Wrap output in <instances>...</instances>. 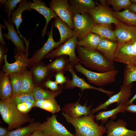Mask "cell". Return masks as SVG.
I'll return each instance as SVG.
<instances>
[{"label": "cell", "mask_w": 136, "mask_h": 136, "mask_svg": "<svg viewBox=\"0 0 136 136\" xmlns=\"http://www.w3.org/2000/svg\"><path fill=\"white\" fill-rule=\"evenodd\" d=\"M62 114L67 121L72 124L76 131L75 136H103L106 129L101 124L100 125L94 121V113L80 118L73 117L67 113Z\"/></svg>", "instance_id": "cell-1"}, {"label": "cell", "mask_w": 136, "mask_h": 136, "mask_svg": "<svg viewBox=\"0 0 136 136\" xmlns=\"http://www.w3.org/2000/svg\"><path fill=\"white\" fill-rule=\"evenodd\" d=\"M76 49L79 63L84 66L101 73L115 69L114 62L109 60L96 50H90L77 45Z\"/></svg>", "instance_id": "cell-2"}, {"label": "cell", "mask_w": 136, "mask_h": 136, "mask_svg": "<svg viewBox=\"0 0 136 136\" xmlns=\"http://www.w3.org/2000/svg\"><path fill=\"white\" fill-rule=\"evenodd\" d=\"M0 113L3 120L8 125V131L19 128L24 123L34 121L29 115L20 112L16 106L12 104L9 99L4 101L0 100Z\"/></svg>", "instance_id": "cell-3"}, {"label": "cell", "mask_w": 136, "mask_h": 136, "mask_svg": "<svg viewBox=\"0 0 136 136\" xmlns=\"http://www.w3.org/2000/svg\"><path fill=\"white\" fill-rule=\"evenodd\" d=\"M76 71L86 77L89 82L95 85L101 86L114 82L118 71L115 69L105 72H95L84 67L80 63L75 65Z\"/></svg>", "instance_id": "cell-4"}, {"label": "cell", "mask_w": 136, "mask_h": 136, "mask_svg": "<svg viewBox=\"0 0 136 136\" xmlns=\"http://www.w3.org/2000/svg\"><path fill=\"white\" fill-rule=\"evenodd\" d=\"M78 41L77 36L75 35L59 47L48 54L43 58L52 59L61 56H68L69 62L74 66L80 62L79 58L75 53Z\"/></svg>", "instance_id": "cell-5"}, {"label": "cell", "mask_w": 136, "mask_h": 136, "mask_svg": "<svg viewBox=\"0 0 136 136\" xmlns=\"http://www.w3.org/2000/svg\"><path fill=\"white\" fill-rule=\"evenodd\" d=\"M113 61L136 66V39L123 44H118Z\"/></svg>", "instance_id": "cell-6"}, {"label": "cell", "mask_w": 136, "mask_h": 136, "mask_svg": "<svg viewBox=\"0 0 136 136\" xmlns=\"http://www.w3.org/2000/svg\"><path fill=\"white\" fill-rule=\"evenodd\" d=\"M100 4L98 3L94 9L88 12L95 24L106 25L116 24L120 22L113 14L112 9L106 4V0H99Z\"/></svg>", "instance_id": "cell-7"}, {"label": "cell", "mask_w": 136, "mask_h": 136, "mask_svg": "<svg viewBox=\"0 0 136 136\" xmlns=\"http://www.w3.org/2000/svg\"><path fill=\"white\" fill-rule=\"evenodd\" d=\"M73 30L78 41L91 32L95 23L88 12L73 14Z\"/></svg>", "instance_id": "cell-8"}, {"label": "cell", "mask_w": 136, "mask_h": 136, "mask_svg": "<svg viewBox=\"0 0 136 136\" xmlns=\"http://www.w3.org/2000/svg\"><path fill=\"white\" fill-rule=\"evenodd\" d=\"M16 50L14 56L15 60L12 63H8L7 58V53L4 56V64L2 71L6 75L16 73H23L26 70V67L30 65V61L25 53Z\"/></svg>", "instance_id": "cell-9"}, {"label": "cell", "mask_w": 136, "mask_h": 136, "mask_svg": "<svg viewBox=\"0 0 136 136\" xmlns=\"http://www.w3.org/2000/svg\"><path fill=\"white\" fill-rule=\"evenodd\" d=\"M57 115L53 114L48 117L46 120L41 123L40 128L45 136H75L71 133L56 119Z\"/></svg>", "instance_id": "cell-10"}, {"label": "cell", "mask_w": 136, "mask_h": 136, "mask_svg": "<svg viewBox=\"0 0 136 136\" xmlns=\"http://www.w3.org/2000/svg\"><path fill=\"white\" fill-rule=\"evenodd\" d=\"M133 86V83L127 86L122 85L121 86L120 91L118 92L110 97L104 103L92 109L91 111V112L94 113L102 109L106 110L109 106L115 103H116L117 106L122 105L126 106L132 95L131 88Z\"/></svg>", "instance_id": "cell-11"}, {"label": "cell", "mask_w": 136, "mask_h": 136, "mask_svg": "<svg viewBox=\"0 0 136 136\" xmlns=\"http://www.w3.org/2000/svg\"><path fill=\"white\" fill-rule=\"evenodd\" d=\"M49 8L53 10L61 19L65 22L73 30V13L69 1L67 0H51Z\"/></svg>", "instance_id": "cell-12"}, {"label": "cell", "mask_w": 136, "mask_h": 136, "mask_svg": "<svg viewBox=\"0 0 136 136\" xmlns=\"http://www.w3.org/2000/svg\"><path fill=\"white\" fill-rule=\"evenodd\" d=\"M74 66L70 63L67 71L71 73L72 79L71 80H67L65 85L66 89H72L77 87L80 88L82 91L87 89H94L104 93L110 97L114 93L113 91L106 90L102 88L96 87L90 85L85 81L84 78H81L77 75Z\"/></svg>", "instance_id": "cell-13"}, {"label": "cell", "mask_w": 136, "mask_h": 136, "mask_svg": "<svg viewBox=\"0 0 136 136\" xmlns=\"http://www.w3.org/2000/svg\"><path fill=\"white\" fill-rule=\"evenodd\" d=\"M54 27L52 22L51 30L47 41L44 43L42 47L37 50L34 53L32 57L29 58L30 65H35L39 63L53 49H56L61 45L59 41L55 42L54 39L53 35Z\"/></svg>", "instance_id": "cell-14"}, {"label": "cell", "mask_w": 136, "mask_h": 136, "mask_svg": "<svg viewBox=\"0 0 136 136\" xmlns=\"http://www.w3.org/2000/svg\"><path fill=\"white\" fill-rule=\"evenodd\" d=\"M126 122L119 119L116 122L113 120L108 121L105 125L107 135L106 136H136V130L127 128Z\"/></svg>", "instance_id": "cell-15"}, {"label": "cell", "mask_w": 136, "mask_h": 136, "mask_svg": "<svg viewBox=\"0 0 136 136\" xmlns=\"http://www.w3.org/2000/svg\"><path fill=\"white\" fill-rule=\"evenodd\" d=\"M33 2L29 1V6L31 9L35 10L41 14L45 18L46 22L45 26L41 32L42 38L45 35L48 25L50 21L53 18L58 17L55 12L52 9L46 6V3L41 0H32Z\"/></svg>", "instance_id": "cell-16"}, {"label": "cell", "mask_w": 136, "mask_h": 136, "mask_svg": "<svg viewBox=\"0 0 136 136\" xmlns=\"http://www.w3.org/2000/svg\"><path fill=\"white\" fill-rule=\"evenodd\" d=\"M115 25L114 30L118 44H123L136 39V26H128L120 22Z\"/></svg>", "instance_id": "cell-17"}, {"label": "cell", "mask_w": 136, "mask_h": 136, "mask_svg": "<svg viewBox=\"0 0 136 136\" xmlns=\"http://www.w3.org/2000/svg\"><path fill=\"white\" fill-rule=\"evenodd\" d=\"M1 17L8 30L7 33L3 34V37L12 42L15 46L16 50L25 53L27 56L26 48L24 45L25 41L18 36L15 29L14 24L9 22L3 17L1 16Z\"/></svg>", "instance_id": "cell-18"}, {"label": "cell", "mask_w": 136, "mask_h": 136, "mask_svg": "<svg viewBox=\"0 0 136 136\" xmlns=\"http://www.w3.org/2000/svg\"><path fill=\"white\" fill-rule=\"evenodd\" d=\"M80 100L75 103H69L65 105L61 110L62 112H66L75 118H80L90 114L92 105L89 107L86 103L82 106L80 103Z\"/></svg>", "instance_id": "cell-19"}, {"label": "cell", "mask_w": 136, "mask_h": 136, "mask_svg": "<svg viewBox=\"0 0 136 136\" xmlns=\"http://www.w3.org/2000/svg\"><path fill=\"white\" fill-rule=\"evenodd\" d=\"M29 1L26 0H21L18 4L17 9L11 13L10 18L8 21L9 22L15 24L18 33L19 34L20 37L25 41L26 40L25 38L21 35L19 31V28L22 21L21 16L22 13L26 10L28 11L31 10L29 7Z\"/></svg>", "instance_id": "cell-20"}, {"label": "cell", "mask_w": 136, "mask_h": 136, "mask_svg": "<svg viewBox=\"0 0 136 136\" xmlns=\"http://www.w3.org/2000/svg\"><path fill=\"white\" fill-rule=\"evenodd\" d=\"M73 14H82L95 8L98 3L93 0H69Z\"/></svg>", "instance_id": "cell-21"}, {"label": "cell", "mask_w": 136, "mask_h": 136, "mask_svg": "<svg viewBox=\"0 0 136 136\" xmlns=\"http://www.w3.org/2000/svg\"><path fill=\"white\" fill-rule=\"evenodd\" d=\"M117 46V43L103 38L100 41L96 50L101 53L109 60L114 62L113 57Z\"/></svg>", "instance_id": "cell-22"}, {"label": "cell", "mask_w": 136, "mask_h": 136, "mask_svg": "<svg viewBox=\"0 0 136 136\" xmlns=\"http://www.w3.org/2000/svg\"><path fill=\"white\" fill-rule=\"evenodd\" d=\"M52 23L54 27L57 28L59 32L60 38L59 41L61 45L75 35L73 30L58 17L55 19Z\"/></svg>", "instance_id": "cell-23"}, {"label": "cell", "mask_w": 136, "mask_h": 136, "mask_svg": "<svg viewBox=\"0 0 136 136\" xmlns=\"http://www.w3.org/2000/svg\"><path fill=\"white\" fill-rule=\"evenodd\" d=\"M103 38L98 35L91 32L78 41L77 45L90 50H96L98 44Z\"/></svg>", "instance_id": "cell-24"}, {"label": "cell", "mask_w": 136, "mask_h": 136, "mask_svg": "<svg viewBox=\"0 0 136 136\" xmlns=\"http://www.w3.org/2000/svg\"><path fill=\"white\" fill-rule=\"evenodd\" d=\"M111 25L95 24L91 32L96 34L103 38H106L117 43V39L115 32L114 30L112 29Z\"/></svg>", "instance_id": "cell-25"}, {"label": "cell", "mask_w": 136, "mask_h": 136, "mask_svg": "<svg viewBox=\"0 0 136 136\" xmlns=\"http://www.w3.org/2000/svg\"><path fill=\"white\" fill-rule=\"evenodd\" d=\"M114 17L120 22L128 26H136V14L128 9L122 11H113Z\"/></svg>", "instance_id": "cell-26"}, {"label": "cell", "mask_w": 136, "mask_h": 136, "mask_svg": "<svg viewBox=\"0 0 136 136\" xmlns=\"http://www.w3.org/2000/svg\"><path fill=\"white\" fill-rule=\"evenodd\" d=\"M13 95L12 87L9 75L4 73L1 76L0 82V98L4 101L11 97Z\"/></svg>", "instance_id": "cell-27"}, {"label": "cell", "mask_w": 136, "mask_h": 136, "mask_svg": "<svg viewBox=\"0 0 136 136\" xmlns=\"http://www.w3.org/2000/svg\"><path fill=\"white\" fill-rule=\"evenodd\" d=\"M126 106L125 105H120L112 110L107 111H101L99 112L94 116L95 120L101 121L102 124L106 123L108 119L111 118L112 120L115 119L116 115L118 113H124L126 111Z\"/></svg>", "instance_id": "cell-28"}, {"label": "cell", "mask_w": 136, "mask_h": 136, "mask_svg": "<svg viewBox=\"0 0 136 136\" xmlns=\"http://www.w3.org/2000/svg\"><path fill=\"white\" fill-rule=\"evenodd\" d=\"M41 124L38 122H31L26 126L8 131L7 136H29L34 131L40 128Z\"/></svg>", "instance_id": "cell-29"}, {"label": "cell", "mask_w": 136, "mask_h": 136, "mask_svg": "<svg viewBox=\"0 0 136 136\" xmlns=\"http://www.w3.org/2000/svg\"><path fill=\"white\" fill-rule=\"evenodd\" d=\"M35 107L43 109L53 114L57 113L61 110L60 106L54 98L36 101Z\"/></svg>", "instance_id": "cell-30"}, {"label": "cell", "mask_w": 136, "mask_h": 136, "mask_svg": "<svg viewBox=\"0 0 136 136\" xmlns=\"http://www.w3.org/2000/svg\"><path fill=\"white\" fill-rule=\"evenodd\" d=\"M62 92V89L57 91H53L44 89L38 86H35L32 91L33 97L36 101L55 98Z\"/></svg>", "instance_id": "cell-31"}, {"label": "cell", "mask_w": 136, "mask_h": 136, "mask_svg": "<svg viewBox=\"0 0 136 136\" xmlns=\"http://www.w3.org/2000/svg\"><path fill=\"white\" fill-rule=\"evenodd\" d=\"M66 55H62L57 57L56 59L51 63L48 65L52 72H57L67 71L68 66L70 64L68 59Z\"/></svg>", "instance_id": "cell-32"}, {"label": "cell", "mask_w": 136, "mask_h": 136, "mask_svg": "<svg viewBox=\"0 0 136 136\" xmlns=\"http://www.w3.org/2000/svg\"><path fill=\"white\" fill-rule=\"evenodd\" d=\"M52 72L48 65L40 64L36 66L32 71V74L36 81L40 82L49 77Z\"/></svg>", "instance_id": "cell-33"}, {"label": "cell", "mask_w": 136, "mask_h": 136, "mask_svg": "<svg viewBox=\"0 0 136 136\" xmlns=\"http://www.w3.org/2000/svg\"><path fill=\"white\" fill-rule=\"evenodd\" d=\"M23 72L14 73L9 75L13 95L20 93L22 83Z\"/></svg>", "instance_id": "cell-34"}, {"label": "cell", "mask_w": 136, "mask_h": 136, "mask_svg": "<svg viewBox=\"0 0 136 136\" xmlns=\"http://www.w3.org/2000/svg\"><path fill=\"white\" fill-rule=\"evenodd\" d=\"M35 87L31 72L26 70L23 73L22 83L20 93L32 92Z\"/></svg>", "instance_id": "cell-35"}, {"label": "cell", "mask_w": 136, "mask_h": 136, "mask_svg": "<svg viewBox=\"0 0 136 136\" xmlns=\"http://www.w3.org/2000/svg\"><path fill=\"white\" fill-rule=\"evenodd\" d=\"M134 82H136V66L127 65L124 70L122 85L128 86Z\"/></svg>", "instance_id": "cell-36"}, {"label": "cell", "mask_w": 136, "mask_h": 136, "mask_svg": "<svg viewBox=\"0 0 136 136\" xmlns=\"http://www.w3.org/2000/svg\"><path fill=\"white\" fill-rule=\"evenodd\" d=\"M9 99L12 104L16 106L20 103L28 101L32 102L35 106L36 101L33 97L32 91L28 93H20L13 95Z\"/></svg>", "instance_id": "cell-37"}, {"label": "cell", "mask_w": 136, "mask_h": 136, "mask_svg": "<svg viewBox=\"0 0 136 136\" xmlns=\"http://www.w3.org/2000/svg\"><path fill=\"white\" fill-rule=\"evenodd\" d=\"M106 2L107 5L112 6L114 11L117 12L123 9H128L131 3L130 0H107Z\"/></svg>", "instance_id": "cell-38"}, {"label": "cell", "mask_w": 136, "mask_h": 136, "mask_svg": "<svg viewBox=\"0 0 136 136\" xmlns=\"http://www.w3.org/2000/svg\"><path fill=\"white\" fill-rule=\"evenodd\" d=\"M21 0H0V4L3 6L5 12L8 14V20L10 18L11 13L15 10L16 8H17V5Z\"/></svg>", "instance_id": "cell-39"}, {"label": "cell", "mask_w": 136, "mask_h": 136, "mask_svg": "<svg viewBox=\"0 0 136 136\" xmlns=\"http://www.w3.org/2000/svg\"><path fill=\"white\" fill-rule=\"evenodd\" d=\"M16 107L20 112L24 114H27L33 107H35V106L32 102L28 101L18 104Z\"/></svg>", "instance_id": "cell-40"}, {"label": "cell", "mask_w": 136, "mask_h": 136, "mask_svg": "<svg viewBox=\"0 0 136 136\" xmlns=\"http://www.w3.org/2000/svg\"><path fill=\"white\" fill-rule=\"evenodd\" d=\"M44 85L53 91H57L62 89L58 86V84L55 81H53L50 80H47L45 83Z\"/></svg>", "instance_id": "cell-41"}, {"label": "cell", "mask_w": 136, "mask_h": 136, "mask_svg": "<svg viewBox=\"0 0 136 136\" xmlns=\"http://www.w3.org/2000/svg\"><path fill=\"white\" fill-rule=\"evenodd\" d=\"M66 78L64 75L63 72H58L55 76V81L57 84L62 85L67 82Z\"/></svg>", "instance_id": "cell-42"}, {"label": "cell", "mask_w": 136, "mask_h": 136, "mask_svg": "<svg viewBox=\"0 0 136 136\" xmlns=\"http://www.w3.org/2000/svg\"><path fill=\"white\" fill-rule=\"evenodd\" d=\"M125 110L129 112L136 113V104H132L126 106Z\"/></svg>", "instance_id": "cell-43"}, {"label": "cell", "mask_w": 136, "mask_h": 136, "mask_svg": "<svg viewBox=\"0 0 136 136\" xmlns=\"http://www.w3.org/2000/svg\"><path fill=\"white\" fill-rule=\"evenodd\" d=\"M4 46L0 43V62L1 63L3 60H4V56L5 54Z\"/></svg>", "instance_id": "cell-44"}, {"label": "cell", "mask_w": 136, "mask_h": 136, "mask_svg": "<svg viewBox=\"0 0 136 136\" xmlns=\"http://www.w3.org/2000/svg\"><path fill=\"white\" fill-rule=\"evenodd\" d=\"M29 136H45L40 129L34 131Z\"/></svg>", "instance_id": "cell-45"}, {"label": "cell", "mask_w": 136, "mask_h": 136, "mask_svg": "<svg viewBox=\"0 0 136 136\" xmlns=\"http://www.w3.org/2000/svg\"><path fill=\"white\" fill-rule=\"evenodd\" d=\"M3 26H4L1 23L0 24V42L1 44L5 46L6 43L4 40V37L2 32V28Z\"/></svg>", "instance_id": "cell-46"}, {"label": "cell", "mask_w": 136, "mask_h": 136, "mask_svg": "<svg viewBox=\"0 0 136 136\" xmlns=\"http://www.w3.org/2000/svg\"><path fill=\"white\" fill-rule=\"evenodd\" d=\"M8 132L7 128L0 126V136H7Z\"/></svg>", "instance_id": "cell-47"}, {"label": "cell", "mask_w": 136, "mask_h": 136, "mask_svg": "<svg viewBox=\"0 0 136 136\" xmlns=\"http://www.w3.org/2000/svg\"><path fill=\"white\" fill-rule=\"evenodd\" d=\"M128 9L136 14V4L131 3Z\"/></svg>", "instance_id": "cell-48"}, {"label": "cell", "mask_w": 136, "mask_h": 136, "mask_svg": "<svg viewBox=\"0 0 136 136\" xmlns=\"http://www.w3.org/2000/svg\"><path fill=\"white\" fill-rule=\"evenodd\" d=\"M136 99V94L135 95L130 99L127 103L126 106L132 104L134 100Z\"/></svg>", "instance_id": "cell-49"}, {"label": "cell", "mask_w": 136, "mask_h": 136, "mask_svg": "<svg viewBox=\"0 0 136 136\" xmlns=\"http://www.w3.org/2000/svg\"><path fill=\"white\" fill-rule=\"evenodd\" d=\"M131 3L136 4V0H130Z\"/></svg>", "instance_id": "cell-50"}]
</instances>
